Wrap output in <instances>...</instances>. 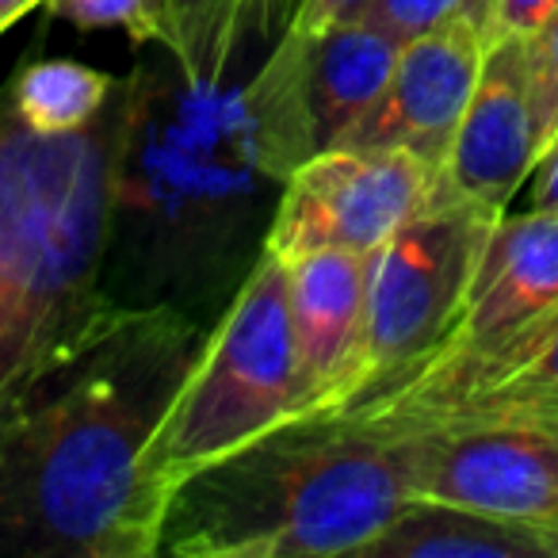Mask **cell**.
Wrapping results in <instances>:
<instances>
[{
  "label": "cell",
  "instance_id": "cell-9",
  "mask_svg": "<svg viewBox=\"0 0 558 558\" xmlns=\"http://www.w3.org/2000/svg\"><path fill=\"white\" fill-rule=\"evenodd\" d=\"M387 428L402 440L413 497L535 527L558 520V444L539 428L505 417H436Z\"/></svg>",
  "mask_w": 558,
  "mask_h": 558
},
{
  "label": "cell",
  "instance_id": "cell-23",
  "mask_svg": "<svg viewBox=\"0 0 558 558\" xmlns=\"http://www.w3.org/2000/svg\"><path fill=\"white\" fill-rule=\"evenodd\" d=\"M527 192H532V210H550V215H558V134L550 138V146L543 149L539 165H535L532 180H527Z\"/></svg>",
  "mask_w": 558,
  "mask_h": 558
},
{
  "label": "cell",
  "instance_id": "cell-7",
  "mask_svg": "<svg viewBox=\"0 0 558 558\" xmlns=\"http://www.w3.org/2000/svg\"><path fill=\"white\" fill-rule=\"evenodd\" d=\"M494 222V215L471 203L428 199L367 256L364 360L356 390L405 372L440 344L463 306Z\"/></svg>",
  "mask_w": 558,
  "mask_h": 558
},
{
  "label": "cell",
  "instance_id": "cell-24",
  "mask_svg": "<svg viewBox=\"0 0 558 558\" xmlns=\"http://www.w3.org/2000/svg\"><path fill=\"white\" fill-rule=\"evenodd\" d=\"M299 4H303V0H256V9H260V39L276 43L279 35L288 32Z\"/></svg>",
  "mask_w": 558,
  "mask_h": 558
},
{
  "label": "cell",
  "instance_id": "cell-6",
  "mask_svg": "<svg viewBox=\"0 0 558 558\" xmlns=\"http://www.w3.org/2000/svg\"><path fill=\"white\" fill-rule=\"evenodd\" d=\"M402 43L367 16L326 32H283L241 93L260 161L283 184L311 157L341 146L372 111Z\"/></svg>",
  "mask_w": 558,
  "mask_h": 558
},
{
  "label": "cell",
  "instance_id": "cell-4",
  "mask_svg": "<svg viewBox=\"0 0 558 558\" xmlns=\"http://www.w3.org/2000/svg\"><path fill=\"white\" fill-rule=\"evenodd\" d=\"M550 326H558V215L505 210L440 344L405 372L356 390L333 413L379 425L440 417L482 395Z\"/></svg>",
  "mask_w": 558,
  "mask_h": 558
},
{
  "label": "cell",
  "instance_id": "cell-14",
  "mask_svg": "<svg viewBox=\"0 0 558 558\" xmlns=\"http://www.w3.org/2000/svg\"><path fill=\"white\" fill-rule=\"evenodd\" d=\"M119 81L73 58H35L24 62L9 88L16 116L39 134H70L88 126L104 108Z\"/></svg>",
  "mask_w": 558,
  "mask_h": 558
},
{
  "label": "cell",
  "instance_id": "cell-3",
  "mask_svg": "<svg viewBox=\"0 0 558 558\" xmlns=\"http://www.w3.org/2000/svg\"><path fill=\"white\" fill-rule=\"evenodd\" d=\"M410 497L395 428L344 413H303L177 482L157 555H364Z\"/></svg>",
  "mask_w": 558,
  "mask_h": 558
},
{
  "label": "cell",
  "instance_id": "cell-20",
  "mask_svg": "<svg viewBox=\"0 0 558 558\" xmlns=\"http://www.w3.org/2000/svg\"><path fill=\"white\" fill-rule=\"evenodd\" d=\"M558 16V0H489L486 39H532L547 20Z\"/></svg>",
  "mask_w": 558,
  "mask_h": 558
},
{
  "label": "cell",
  "instance_id": "cell-18",
  "mask_svg": "<svg viewBox=\"0 0 558 558\" xmlns=\"http://www.w3.org/2000/svg\"><path fill=\"white\" fill-rule=\"evenodd\" d=\"M364 16L379 24L387 35H395L398 43H405L451 16H471L486 32L489 0H372Z\"/></svg>",
  "mask_w": 558,
  "mask_h": 558
},
{
  "label": "cell",
  "instance_id": "cell-15",
  "mask_svg": "<svg viewBox=\"0 0 558 558\" xmlns=\"http://www.w3.org/2000/svg\"><path fill=\"white\" fill-rule=\"evenodd\" d=\"M169 54L195 88H218L248 35H260L256 0H169Z\"/></svg>",
  "mask_w": 558,
  "mask_h": 558
},
{
  "label": "cell",
  "instance_id": "cell-11",
  "mask_svg": "<svg viewBox=\"0 0 558 558\" xmlns=\"http://www.w3.org/2000/svg\"><path fill=\"white\" fill-rule=\"evenodd\" d=\"M543 154L539 116H535L527 43H489L478 85L463 111L448 161L436 172L428 199L471 203L501 218L520 187L532 180Z\"/></svg>",
  "mask_w": 558,
  "mask_h": 558
},
{
  "label": "cell",
  "instance_id": "cell-21",
  "mask_svg": "<svg viewBox=\"0 0 558 558\" xmlns=\"http://www.w3.org/2000/svg\"><path fill=\"white\" fill-rule=\"evenodd\" d=\"M456 417H505V421H524V425L539 428L543 436H550V440L558 444V395H539V398H524V402L489 405V410L456 413Z\"/></svg>",
  "mask_w": 558,
  "mask_h": 558
},
{
  "label": "cell",
  "instance_id": "cell-10",
  "mask_svg": "<svg viewBox=\"0 0 558 558\" xmlns=\"http://www.w3.org/2000/svg\"><path fill=\"white\" fill-rule=\"evenodd\" d=\"M486 50V32L471 16H451L405 39L379 100L341 146L405 149L440 172L478 85Z\"/></svg>",
  "mask_w": 558,
  "mask_h": 558
},
{
  "label": "cell",
  "instance_id": "cell-22",
  "mask_svg": "<svg viewBox=\"0 0 558 558\" xmlns=\"http://www.w3.org/2000/svg\"><path fill=\"white\" fill-rule=\"evenodd\" d=\"M367 4L372 0H303L288 32L295 35L326 32V27L344 24V20H360L367 12Z\"/></svg>",
  "mask_w": 558,
  "mask_h": 558
},
{
  "label": "cell",
  "instance_id": "cell-16",
  "mask_svg": "<svg viewBox=\"0 0 558 558\" xmlns=\"http://www.w3.org/2000/svg\"><path fill=\"white\" fill-rule=\"evenodd\" d=\"M47 12L81 32L123 27L134 43H161L169 50V0H47Z\"/></svg>",
  "mask_w": 558,
  "mask_h": 558
},
{
  "label": "cell",
  "instance_id": "cell-1",
  "mask_svg": "<svg viewBox=\"0 0 558 558\" xmlns=\"http://www.w3.org/2000/svg\"><path fill=\"white\" fill-rule=\"evenodd\" d=\"M207 333L172 303H123L0 428V558H154L146 456Z\"/></svg>",
  "mask_w": 558,
  "mask_h": 558
},
{
  "label": "cell",
  "instance_id": "cell-2",
  "mask_svg": "<svg viewBox=\"0 0 558 558\" xmlns=\"http://www.w3.org/2000/svg\"><path fill=\"white\" fill-rule=\"evenodd\" d=\"M142 77L70 134H39L0 88V428L119 311L108 291L123 149Z\"/></svg>",
  "mask_w": 558,
  "mask_h": 558
},
{
  "label": "cell",
  "instance_id": "cell-5",
  "mask_svg": "<svg viewBox=\"0 0 558 558\" xmlns=\"http://www.w3.org/2000/svg\"><path fill=\"white\" fill-rule=\"evenodd\" d=\"M291 417L299 410L288 260L260 248L149 440V486L165 505L187 474Z\"/></svg>",
  "mask_w": 558,
  "mask_h": 558
},
{
  "label": "cell",
  "instance_id": "cell-26",
  "mask_svg": "<svg viewBox=\"0 0 558 558\" xmlns=\"http://www.w3.org/2000/svg\"><path fill=\"white\" fill-rule=\"evenodd\" d=\"M539 539H543V550H547V558H558V520H550V524L539 527Z\"/></svg>",
  "mask_w": 558,
  "mask_h": 558
},
{
  "label": "cell",
  "instance_id": "cell-19",
  "mask_svg": "<svg viewBox=\"0 0 558 558\" xmlns=\"http://www.w3.org/2000/svg\"><path fill=\"white\" fill-rule=\"evenodd\" d=\"M527 43V70H532L535 116H539L543 149L558 134V16L547 20ZM543 157V154H539Z\"/></svg>",
  "mask_w": 558,
  "mask_h": 558
},
{
  "label": "cell",
  "instance_id": "cell-25",
  "mask_svg": "<svg viewBox=\"0 0 558 558\" xmlns=\"http://www.w3.org/2000/svg\"><path fill=\"white\" fill-rule=\"evenodd\" d=\"M35 4H47V0H0V32H9L20 16L35 9Z\"/></svg>",
  "mask_w": 558,
  "mask_h": 558
},
{
  "label": "cell",
  "instance_id": "cell-17",
  "mask_svg": "<svg viewBox=\"0 0 558 558\" xmlns=\"http://www.w3.org/2000/svg\"><path fill=\"white\" fill-rule=\"evenodd\" d=\"M539 395H558V326H550L539 341L527 344V349L520 352V356L512 360L486 390H482V395H474L471 402L456 405V410L440 413V417L489 410V405H505V402H524V398H539Z\"/></svg>",
  "mask_w": 558,
  "mask_h": 558
},
{
  "label": "cell",
  "instance_id": "cell-12",
  "mask_svg": "<svg viewBox=\"0 0 558 558\" xmlns=\"http://www.w3.org/2000/svg\"><path fill=\"white\" fill-rule=\"evenodd\" d=\"M295 410L333 413L356 390L364 360L367 256L318 248L288 260Z\"/></svg>",
  "mask_w": 558,
  "mask_h": 558
},
{
  "label": "cell",
  "instance_id": "cell-8",
  "mask_svg": "<svg viewBox=\"0 0 558 558\" xmlns=\"http://www.w3.org/2000/svg\"><path fill=\"white\" fill-rule=\"evenodd\" d=\"M436 172L405 149L337 146L279 184L264 245L279 260L318 248L372 256L428 203Z\"/></svg>",
  "mask_w": 558,
  "mask_h": 558
},
{
  "label": "cell",
  "instance_id": "cell-13",
  "mask_svg": "<svg viewBox=\"0 0 558 558\" xmlns=\"http://www.w3.org/2000/svg\"><path fill=\"white\" fill-rule=\"evenodd\" d=\"M360 558H547V550L535 524L410 497Z\"/></svg>",
  "mask_w": 558,
  "mask_h": 558
}]
</instances>
